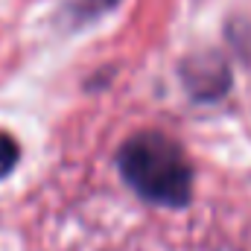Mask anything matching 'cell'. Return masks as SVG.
I'll return each mask as SVG.
<instances>
[{
	"label": "cell",
	"instance_id": "1",
	"mask_svg": "<svg viewBox=\"0 0 251 251\" xmlns=\"http://www.w3.org/2000/svg\"><path fill=\"white\" fill-rule=\"evenodd\" d=\"M117 167L126 184L152 204L184 207L193 196V167L187 155L161 131L131 134L117 152Z\"/></svg>",
	"mask_w": 251,
	"mask_h": 251
},
{
	"label": "cell",
	"instance_id": "3",
	"mask_svg": "<svg viewBox=\"0 0 251 251\" xmlns=\"http://www.w3.org/2000/svg\"><path fill=\"white\" fill-rule=\"evenodd\" d=\"M18 158H21V149H18V143L9 137V134H0V181L15 170V164H18Z\"/></svg>",
	"mask_w": 251,
	"mask_h": 251
},
{
	"label": "cell",
	"instance_id": "2",
	"mask_svg": "<svg viewBox=\"0 0 251 251\" xmlns=\"http://www.w3.org/2000/svg\"><path fill=\"white\" fill-rule=\"evenodd\" d=\"M120 0H73L70 3V18L76 24H85V21H94L105 12H111Z\"/></svg>",
	"mask_w": 251,
	"mask_h": 251
}]
</instances>
